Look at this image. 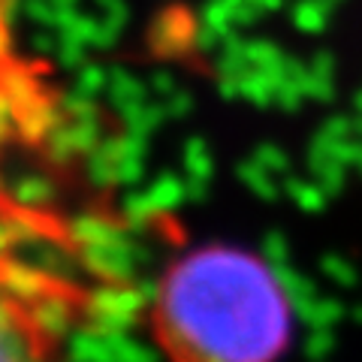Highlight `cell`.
I'll return each instance as SVG.
<instances>
[{"mask_svg":"<svg viewBox=\"0 0 362 362\" xmlns=\"http://www.w3.org/2000/svg\"><path fill=\"white\" fill-rule=\"evenodd\" d=\"M148 332L163 362H281L293 338V305L266 259L209 242L160 272Z\"/></svg>","mask_w":362,"mask_h":362,"instance_id":"cell-1","label":"cell"},{"mask_svg":"<svg viewBox=\"0 0 362 362\" xmlns=\"http://www.w3.org/2000/svg\"><path fill=\"white\" fill-rule=\"evenodd\" d=\"M61 290L33 269L0 263V362H58Z\"/></svg>","mask_w":362,"mask_h":362,"instance_id":"cell-2","label":"cell"},{"mask_svg":"<svg viewBox=\"0 0 362 362\" xmlns=\"http://www.w3.org/2000/svg\"><path fill=\"white\" fill-rule=\"evenodd\" d=\"M54 118H58V109H54V103L45 94L37 97L33 103L16 109L18 130H21V136H28V139H40V136L54 124Z\"/></svg>","mask_w":362,"mask_h":362,"instance_id":"cell-3","label":"cell"},{"mask_svg":"<svg viewBox=\"0 0 362 362\" xmlns=\"http://www.w3.org/2000/svg\"><path fill=\"white\" fill-rule=\"evenodd\" d=\"M61 37V33H58ZM85 49L88 45H82L78 40H70V37H61L58 40V49H54V58H58L61 66H78L85 61Z\"/></svg>","mask_w":362,"mask_h":362,"instance_id":"cell-4","label":"cell"},{"mask_svg":"<svg viewBox=\"0 0 362 362\" xmlns=\"http://www.w3.org/2000/svg\"><path fill=\"white\" fill-rule=\"evenodd\" d=\"M58 40H61V37H54L52 28H37V30L30 33V40H28V42H30V49H33V52L49 54V52L58 49Z\"/></svg>","mask_w":362,"mask_h":362,"instance_id":"cell-5","label":"cell"},{"mask_svg":"<svg viewBox=\"0 0 362 362\" xmlns=\"http://www.w3.org/2000/svg\"><path fill=\"white\" fill-rule=\"evenodd\" d=\"M103 85V70L100 66H85L78 73V88H100Z\"/></svg>","mask_w":362,"mask_h":362,"instance_id":"cell-6","label":"cell"},{"mask_svg":"<svg viewBox=\"0 0 362 362\" xmlns=\"http://www.w3.org/2000/svg\"><path fill=\"white\" fill-rule=\"evenodd\" d=\"M9 30H13V28L0 18V64L9 61V49H13V37H9Z\"/></svg>","mask_w":362,"mask_h":362,"instance_id":"cell-7","label":"cell"},{"mask_svg":"<svg viewBox=\"0 0 362 362\" xmlns=\"http://www.w3.org/2000/svg\"><path fill=\"white\" fill-rule=\"evenodd\" d=\"M52 6L58 13H66V9H78V0H52Z\"/></svg>","mask_w":362,"mask_h":362,"instance_id":"cell-8","label":"cell"},{"mask_svg":"<svg viewBox=\"0 0 362 362\" xmlns=\"http://www.w3.org/2000/svg\"><path fill=\"white\" fill-rule=\"evenodd\" d=\"M0 4H4V0H0ZM0 18H4V16H0Z\"/></svg>","mask_w":362,"mask_h":362,"instance_id":"cell-9","label":"cell"}]
</instances>
